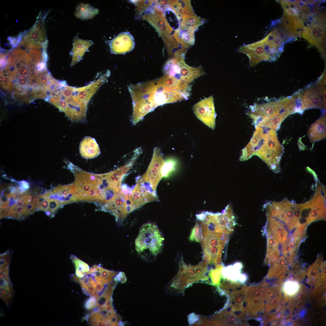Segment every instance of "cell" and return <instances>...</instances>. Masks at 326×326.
<instances>
[{
  "label": "cell",
  "instance_id": "obj_1",
  "mask_svg": "<svg viewBox=\"0 0 326 326\" xmlns=\"http://www.w3.org/2000/svg\"><path fill=\"white\" fill-rule=\"evenodd\" d=\"M128 88L133 108L144 117L157 107L185 100L184 93L174 89L162 76L155 80L130 85Z\"/></svg>",
  "mask_w": 326,
  "mask_h": 326
},
{
  "label": "cell",
  "instance_id": "obj_2",
  "mask_svg": "<svg viewBox=\"0 0 326 326\" xmlns=\"http://www.w3.org/2000/svg\"><path fill=\"white\" fill-rule=\"evenodd\" d=\"M105 83L104 79L101 77L86 86L78 88L60 81L51 93L49 100L74 120H83L86 118L89 101Z\"/></svg>",
  "mask_w": 326,
  "mask_h": 326
},
{
  "label": "cell",
  "instance_id": "obj_3",
  "mask_svg": "<svg viewBox=\"0 0 326 326\" xmlns=\"http://www.w3.org/2000/svg\"><path fill=\"white\" fill-rule=\"evenodd\" d=\"M164 239L156 224L148 222L143 224L135 241V248L142 258L155 257L161 251Z\"/></svg>",
  "mask_w": 326,
  "mask_h": 326
},
{
  "label": "cell",
  "instance_id": "obj_4",
  "mask_svg": "<svg viewBox=\"0 0 326 326\" xmlns=\"http://www.w3.org/2000/svg\"><path fill=\"white\" fill-rule=\"evenodd\" d=\"M187 51L186 48L182 47L174 53L173 58L167 61L164 66V75L190 84L195 79L205 74L201 67H194L186 64L184 57Z\"/></svg>",
  "mask_w": 326,
  "mask_h": 326
},
{
  "label": "cell",
  "instance_id": "obj_5",
  "mask_svg": "<svg viewBox=\"0 0 326 326\" xmlns=\"http://www.w3.org/2000/svg\"><path fill=\"white\" fill-rule=\"evenodd\" d=\"M298 112L312 108L326 109V74L323 73L314 83L297 92Z\"/></svg>",
  "mask_w": 326,
  "mask_h": 326
},
{
  "label": "cell",
  "instance_id": "obj_6",
  "mask_svg": "<svg viewBox=\"0 0 326 326\" xmlns=\"http://www.w3.org/2000/svg\"><path fill=\"white\" fill-rule=\"evenodd\" d=\"M296 99L293 95L278 100L265 98L266 102L254 103L250 106L247 114L252 119L255 126L262 121L283 112Z\"/></svg>",
  "mask_w": 326,
  "mask_h": 326
},
{
  "label": "cell",
  "instance_id": "obj_7",
  "mask_svg": "<svg viewBox=\"0 0 326 326\" xmlns=\"http://www.w3.org/2000/svg\"><path fill=\"white\" fill-rule=\"evenodd\" d=\"M283 152L276 131L269 129L265 130L263 136L255 153L272 170L279 168V162Z\"/></svg>",
  "mask_w": 326,
  "mask_h": 326
},
{
  "label": "cell",
  "instance_id": "obj_8",
  "mask_svg": "<svg viewBox=\"0 0 326 326\" xmlns=\"http://www.w3.org/2000/svg\"><path fill=\"white\" fill-rule=\"evenodd\" d=\"M325 16L321 14L309 18L301 35L312 45L317 47L325 58Z\"/></svg>",
  "mask_w": 326,
  "mask_h": 326
},
{
  "label": "cell",
  "instance_id": "obj_9",
  "mask_svg": "<svg viewBox=\"0 0 326 326\" xmlns=\"http://www.w3.org/2000/svg\"><path fill=\"white\" fill-rule=\"evenodd\" d=\"M77 201H85L101 203L97 186L96 174L84 171L74 172Z\"/></svg>",
  "mask_w": 326,
  "mask_h": 326
},
{
  "label": "cell",
  "instance_id": "obj_10",
  "mask_svg": "<svg viewBox=\"0 0 326 326\" xmlns=\"http://www.w3.org/2000/svg\"><path fill=\"white\" fill-rule=\"evenodd\" d=\"M205 226L210 232L228 234L232 233L235 225V217L230 206H228L222 213L209 212Z\"/></svg>",
  "mask_w": 326,
  "mask_h": 326
},
{
  "label": "cell",
  "instance_id": "obj_11",
  "mask_svg": "<svg viewBox=\"0 0 326 326\" xmlns=\"http://www.w3.org/2000/svg\"><path fill=\"white\" fill-rule=\"evenodd\" d=\"M132 191L126 184L122 185L120 191L101 206V210L110 213L114 216L117 222L122 223L130 213L127 200Z\"/></svg>",
  "mask_w": 326,
  "mask_h": 326
},
{
  "label": "cell",
  "instance_id": "obj_12",
  "mask_svg": "<svg viewBox=\"0 0 326 326\" xmlns=\"http://www.w3.org/2000/svg\"><path fill=\"white\" fill-rule=\"evenodd\" d=\"M165 161L160 148L155 147L149 165L141 177L147 189L156 194L157 187L162 177L161 170Z\"/></svg>",
  "mask_w": 326,
  "mask_h": 326
},
{
  "label": "cell",
  "instance_id": "obj_13",
  "mask_svg": "<svg viewBox=\"0 0 326 326\" xmlns=\"http://www.w3.org/2000/svg\"><path fill=\"white\" fill-rule=\"evenodd\" d=\"M158 200L156 194L145 187L141 177L138 178L136 184L130 193L127 200L131 213L149 202Z\"/></svg>",
  "mask_w": 326,
  "mask_h": 326
},
{
  "label": "cell",
  "instance_id": "obj_14",
  "mask_svg": "<svg viewBox=\"0 0 326 326\" xmlns=\"http://www.w3.org/2000/svg\"><path fill=\"white\" fill-rule=\"evenodd\" d=\"M192 109L198 119L209 128L214 129L216 114L213 95L199 101L193 106Z\"/></svg>",
  "mask_w": 326,
  "mask_h": 326
},
{
  "label": "cell",
  "instance_id": "obj_15",
  "mask_svg": "<svg viewBox=\"0 0 326 326\" xmlns=\"http://www.w3.org/2000/svg\"><path fill=\"white\" fill-rule=\"evenodd\" d=\"M264 288L259 286H248L246 300V312L248 318H256L264 308Z\"/></svg>",
  "mask_w": 326,
  "mask_h": 326
},
{
  "label": "cell",
  "instance_id": "obj_16",
  "mask_svg": "<svg viewBox=\"0 0 326 326\" xmlns=\"http://www.w3.org/2000/svg\"><path fill=\"white\" fill-rule=\"evenodd\" d=\"M238 52L246 55L249 59V67L255 66L262 61H270V56L262 40L240 47Z\"/></svg>",
  "mask_w": 326,
  "mask_h": 326
},
{
  "label": "cell",
  "instance_id": "obj_17",
  "mask_svg": "<svg viewBox=\"0 0 326 326\" xmlns=\"http://www.w3.org/2000/svg\"><path fill=\"white\" fill-rule=\"evenodd\" d=\"M77 188L74 183L67 185H59L52 190L48 191L50 198L58 200L62 206L66 204L77 201Z\"/></svg>",
  "mask_w": 326,
  "mask_h": 326
},
{
  "label": "cell",
  "instance_id": "obj_18",
  "mask_svg": "<svg viewBox=\"0 0 326 326\" xmlns=\"http://www.w3.org/2000/svg\"><path fill=\"white\" fill-rule=\"evenodd\" d=\"M255 126V130L251 139L247 145L242 149L240 158L241 161L248 160L254 155L255 152L263 136L265 131L263 128L258 126Z\"/></svg>",
  "mask_w": 326,
  "mask_h": 326
},
{
  "label": "cell",
  "instance_id": "obj_19",
  "mask_svg": "<svg viewBox=\"0 0 326 326\" xmlns=\"http://www.w3.org/2000/svg\"><path fill=\"white\" fill-rule=\"evenodd\" d=\"M79 152L81 156L86 159L97 157L100 154L99 145L95 139L90 136L85 137L81 142Z\"/></svg>",
  "mask_w": 326,
  "mask_h": 326
},
{
  "label": "cell",
  "instance_id": "obj_20",
  "mask_svg": "<svg viewBox=\"0 0 326 326\" xmlns=\"http://www.w3.org/2000/svg\"><path fill=\"white\" fill-rule=\"evenodd\" d=\"M308 136L311 142H315L326 137V113L316 120L308 129Z\"/></svg>",
  "mask_w": 326,
  "mask_h": 326
},
{
  "label": "cell",
  "instance_id": "obj_21",
  "mask_svg": "<svg viewBox=\"0 0 326 326\" xmlns=\"http://www.w3.org/2000/svg\"><path fill=\"white\" fill-rule=\"evenodd\" d=\"M94 43L91 40H84L76 36L74 38L73 48L72 52V59L71 66L72 67L82 59L85 52Z\"/></svg>",
  "mask_w": 326,
  "mask_h": 326
},
{
  "label": "cell",
  "instance_id": "obj_22",
  "mask_svg": "<svg viewBox=\"0 0 326 326\" xmlns=\"http://www.w3.org/2000/svg\"><path fill=\"white\" fill-rule=\"evenodd\" d=\"M294 113V107L292 106H290L279 115L264 120L257 126L276 131L279 129L281 124L286 117Z\"/></svg>",
  "mask_w": 326,
  "mask_h": 326
},
{
  "label": "cell",
  "instance_id": "obj_23",
  "mask_svg": "<svg viewBox=\"0 0 326 326\" xmlns=\"http://www.w3.org/2000/svg\"><path fill=\"white\" fill-rule=\"evenodd\" d=\"M118 272L105 269L99 265H95L90 268L87 273L91 275L95 279L104 284L111 282Z\"/></svg>",
  "mask_w": 326,
  "mask_h": 326
},
{
  "label": "cell",
  "instance_id": "obj_24",
  "mask_svg": "<svg viewBox=\"0 0 326 326\" xmlns=\"http://www.w3.org/2000/svg\"><path fill=\"white\" fill-rule=\"evenodd\" d=\"M130 36V35L127 33H122L113 39L110 44V49L111 52L115 54H121L129 52L125 47H126L130 51H131V50L127 47L128 46L125 45H127L128 43H134V42H130V43L129 42H128V40L132 38L131 37L128 39V37ZM130 46H133L130 45Z\"/></svg>",
  "mask_w": 326,
  "mask_h": 326
},
{
  "label": "cell",
  "instance_id": "obj_25",
  "mask_svg": "<svg viewBox=\"0 0 326 326\" xmlns=\"http://www.w3.org/2000/svg\"><path fill=\"white\" fill-rule=\"evenodd\" d=\"M206 21L205 19L201 18L196 15L184 13L180 22V30L195 32L200 26L205 23Z\"/></svg>",
  "mask_w": 326,
  "mask_h": 326
},
{
  "label": "cell",
  "instance_id": "obj_26",
  "mask_svg": "<svg viewBox=\"0 0 326 326\" xmlns=\"http://www.w3.org/2000/svg\"><path fill=\"white\" fill-rule=\"evenodd\" d=\"M218 321L216 322L217 325L225 326L243 325L238 315L234 312L225 308L217 316Z\"/></svg>",
  "mask_w": 326,
  "mask_h": 326
},
{
  "label": "cell",
  "instance_id": "obj_27",
  "mask_svg": "<svg viewBox=\"0 0 326 326\" xmlns=\"http://www.w3.org/2000/svg\"><path fill=\"white\" fill-rule=\"evenodd\" d=\"M242 266L241 263L238 262L233 265L223 267L221 272L222 277L232 281L238 282L239 278L241 274L240 270Z\"/></svg>",
  "mask_w": 326,
  "mask_h": 326
},
{
  "label": "cell",
  "instance_id": "obj_28",
  "mask_svg": "<svg viewBox=\"0 0 326 326\" xmlns=\"http://www.w3.org/2000/svg\"><path fill=\"white\" fill-rule=\"evenodd\" d=\"M82 289L87 295L92 296L97 294L96 292L95 280L90 275L86 274L80 280Z\"/></svg>",
  "mask_w": 326,
  "mask_h": 326
},
{
  "label": "cell",
  "instance_id": "obj_29",
  "mask_svg": "<svg viewBox=\"0 0 326 326\" xmlns=\"http://www.w3.org/2000/svg\"><path fill=\"white\" fill-rule=\"evenodd\" d=\"M98 12L97 9L93 8L88 4L81 3L77 7L75 15L82 19H89L93 18Z\"/></svg>",
  "mask_w": 326,
  "mask_h": 326
},
{
  "label": "cell",
  "instance_id": "obj_30",
  "mask_svg": "<svg viewBox=\"0 0 326 326\" xmlns=\"http://www.w3.org/2000/svg\"><path fill=\"white\" fill-rule=\"evenodd\" d=\"M70 258L75 268L77 277L82 278L89 271L90 268L87 264L73 254L70 255Z\"/></svg>",
  "mask_w": 326,
  "mask_h": 326
},
{
  "label": "cell",
  "instance_id": "obj_31",
  "mask_svg": "<svg viewBox=\"0 0 326 326\" xmlns=\"http://www.w3.org/2000/svg\"><path fill=\"white\" fill-rule=\"evenodd\" d=\"M89 322L92 326H107V320L102 312L97 309L94 310L89 317Z\"/></svg>",
  "mask_w": 326,
  "mask_h": 326
},
{
  "label": "cell",
  "instance_id": "obj_32",
  "mask_svg": "<svg viewBox=\"0 0 326 326\" xmlns=\"http://www.w3.org/2000/svg\"><path fill=\"white\" fill-rule=\"evenodd\" d=\"M195 32L190 30L180 31V43L183 47L188 48L195 43Z\"/></svg>",
  "mask_w": 326,
  "mask_h": 326
},
{
  "label": "cell",
  "instance_id": "obj_33",
  "mask_svg": "<svg viewBox=\"0 0 326 326\" xmlns=\"http://www.w3.org/2000/svg\"><path fill=\"white\" fill-rule=\"evenodd\" d=\"M177 165V161L173 158H169L165 160L161 170L162 177H168L175 171Z\"/></svg>",
  "mask_w": 326,
  "mask_h": 326
},
{
  "label": "cell",
  "instance_id": "obj_34",
  "mask_svg": "<svg viewBox=\"0 0 326 326\" xmlns=\"http://www.w3.org/2000/svg\"><path fill=\"white\" fill-rule=\"evenodd\" d=\"M299 285L296 281L288 280L284 284L283 290L285 293L289 296L296 294L298 291Z\"/></svg>",
  "mask_w": 326,
  "mask_h": 326
},
{
  "label": "cell",
  "instance_id": "obj_35",
  "mask_svg": "<svg viewBox=\"0 0 326 326\" xmlns=\"http://www.w3.org/2000/svg\"><path fill=\"white\" fill-rule=\"evenodd\" d=\"M189 239L191 241L201 243L203 240L202 228L198 222L192 229Z\"/></svg>",
  "mask_w": 326,
  "mask_h": 326
},
{
  "label": "cell",
  "instance_id": "obj_36",
  "mask_svg": "<svg viewBox=\"0 0 326 326\" xmlns=\"http://www.w3.org/2000/svg\"><path fill=\"white\" fill-rule=\"evenodd\" d=\"M49 209L46 213L47 216L53 217L62 205L58 200L54 198H49Z\"/></svg>",
  "mask_w": 326,
  "mask_h": 326
},
{
  "label": "cell",
  "instance_id": "obj_37",
  "mask_svg": "<svg viewBox=\"0 0 326 326\" xmlns=\"http://www.w3.org/2000/svg\"><path fill=\"white\" fill-rule=\"evenodd\" d=\"M98 296V294H97L93 296H91L90 298L88 299L85 304V306L86 309L91 310L97 306V299Z\"/></svg>",
  "mask_w": 326,
  "mask_h": 326
},
{
  "label": "cell",
  "instance_id": "obj_38",
  "mask_svg": "<svg viewBox=\"0 0 326 326\" xmlns=\"http://www.w3.org/2000/svg\"><path fill=\"white\" fill-rule=\"evenodd\" d=\"M185 13L192 15H196L194 12L190 0H181Z\"/></svg>",
  "mask_w": 326,
  "mask_h": 326
},
{
  "label": "cell",
  "instance_id": "obj_39",
  "mask_svg": "<svg viewBox=\"0 0 326 326\" xmlns=\"http://www.w3.org/2000/svg\"><path fill=\"white\" fill-rule=\"evenodd\" d=\"M49 197L46 196V197L41 202L40 204V210L45 211V213L48 211L49 207Z\"/></svg>",
  "mask_w": 326,
  "mask_h": 326
},
{
  "label": "cell",
  "instance_id": "obj_40",
  "mask_svg": "<svg viewBox=\"0 0 326 326\" xmlns=\"http://www.w3.org/2000/svg\"><path fill=\"white\" fill-rule=\"evenodd\" d=\"M113 279L115 281H120L122 283H125L127 280L125 273L122 272L118 273Z\"/></svg>",
  "mask_w": 326,
  "mask_h": 326
},
{
  "label": "cell",
  "instance_id": "obj_41",
  "mask_svg": "<svg viewBox=\"0 0 326 326\" xmlns=\"http://www.w3.org/2000/svg\"><path fill=\"white\" fill-rule=\"evenodd\" d=\"M95 283L96 293L98 294L103 292L104 289L105 288L104 283L96 280H95Z\"/></svg>",
  "mask_w": 326,
  "mask_h": 326
}]
</instances>
